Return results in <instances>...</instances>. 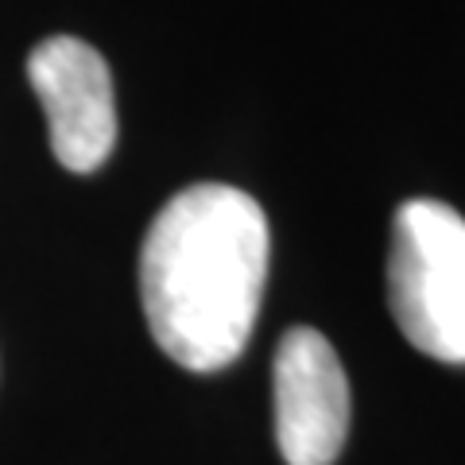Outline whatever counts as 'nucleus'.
I'll return each instance as SVG.
<instances>
[{"mask_svg":"<svg viewBox=\"0 0 465 465\" xmlns=\"http://www.w3.org/2000/svg\"><path fill=\"white\" fill-rule=\"evenodd\" d=\"M268 217L252 194L198 183L174 194L143 237L140 299L174 365L217 372L252 338L268 283Z\"/></svg>","mask_w":465,"mask_h":465,"instance_id":"f257e3e1","label":"nucleus"},{"mask_svg":"<svg viewBox=\"0 0 465 465\" xmlns=\"http://www.w3.org/2000/svg\"><path fill=\"white\" fill-rule=\"evenodd\" d=\"M388 307L419 353L465 365V217L454 206L411 198L396 210Z\"/></svg>","mask_w":465,"mask_h":465,"instance_id":"f03ea898","label":"nucleus"},{"mask_svg":"<svg viewBox=\"0 0 465 465\" xmlns=\"http://www.w3.org/2000/svg\"><path fill=\"white\" fill-rule=\"evenodd\" d=\"M27 78L47 113L54 159L74 174L97 171L116 143L113 74L101 51L74 35H51L27 54Z\"/></svg>","mask_w":465,"mask_h":465,"instance_id":"7ed1b4c3","label":"nucleus"},{"mask_svg":"<svg viewBox=\"0 0 465 465\" xmlns=\"http://www.w3.org/2000/svg\"><path fill=\"white\" fill-rule=\"evenodd\" d=\"M275 442L287 465H333L349 434V381L326 333L295 326L275 349Z\"/></svg>","mask_w":465,"mask_h":465,"instance_id":"20e7f679","label":"nucleus"}]
</instances>
